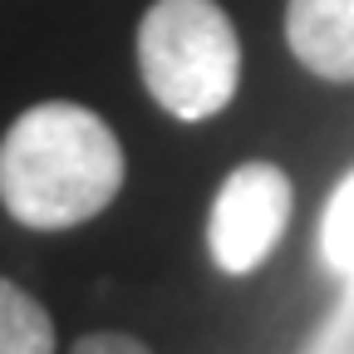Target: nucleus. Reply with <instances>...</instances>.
<instances>
[{"mask_svg":"<svg viewBox=\"0 0 354 354\" xmlns=\"http://www.w3.org/2000/svg\"><path fill=\"white\" fill-rule=\"evenodd\" d=\"M123 172L113 128L84 104L50 99L25 109L0 138V207L20 227L64 232L118 197Z\"/></svg>","mask_w":354,"mask_h":354,"instance_id":"obj_1","label":"nucleus"},{"mask_svg":"<svg viewBox=\"0 0 354 354\" xmlns=\"http://www.w3.org/2000/svg\"><path fill=\"white\" fill-rule=\"evenodd\" d=\"M0 354H55L50 310L6 276H0Z\"/></svg>","mask_w":354,"mask_h":354,"instance_id":"obj_5","label":"nucleus"},{"mask_svg":"<svg viewBox=\"0 0 354 354\" xmlns=\"http://www.w3.org/2000/svg\"><path fill=\"white\" fill-rule=\"evenodd\" d=\"M320 256L335 276L354 281V172L335 187V197L320 216Z\"/></svg>","mask_w":354,"mask_h":354,"instance_id":"obj_6","label":"nucleus"},{"mask_svg":"<svg viewBox=\"0 0 354 354\" xmlns=\"http://www.w3.org/2000/svg\"><path fill=\"white\" fill-rule=\"evenodd\" d=\"M290 55L330 84H354V0H286Z\"/></svg>","mask_w":354,"mask_h":354,"instance_id":"obj_4","label":"nucleus"},{"mask_svg":"<svg viewBox=\"0 0 354 354\" xmlns=\"http://www.w3.org/2000/svg\"><path fill=\"white\" fill-rule=\"evenodd\" d=\"M138 74L162 113L207 123L236 99L241 39L216 0H153L138 25Z\"/></svg>","mask_w":354,"mask_h":354,"instance_id":"obj_2","label":"nucleus"},{"mask_svg":"<svg viewBox=\"0 0 354 354\" xmlns=\"http://www.w3.org/2000/svg\"><path fill=\"white\" fill-rule=\"evenodd\" d=\"M290 177L276 162H241L227 172V183L212 197L207 216V251L216 261V271L246 276L276 251V241L290 227Z\"/></svg>","mask_w":354,"mask_h":354,"instance_id":"obj_3","label":"nucleus"},{"mask_svg":"<svg viewBox=\"0 0 354 354\" xmlns=\"http://www.w3.org/2000/svg\"><path fill=\"white\" fill-rule=\"evenodd\" d=\"M74 354H153L143 339L133 335H118V330H99V335H84L74 344Z\"/></svg>","mask_w":354,"mask_h":354,"instance_id":"obj_7","label":"nucleus"}]
</instances>
